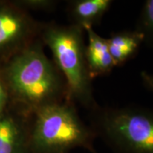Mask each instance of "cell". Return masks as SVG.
Wrapping results in <instances>:
<instances>
[{
  "label": "cell",
  "mask_w": 153,
  "mask_h": 153,
  "mask_svg": "<svg viewBox=\"0 0 153 153\" xmlns=\"http://www.w3.org/2000/svg\"><path fill=\"white\" fill-rule=\"evenodd\" d=\"M43 42L34 41L13 57L7 70L13 93L30 112L70 100L64 76L45 55Z\"/></svg>",
  "instance_id": "cell-1"
},
{
  "label": "cell",
  "mask_w": 153,
  "mask_h": 153,
  "mask_svg": "<svg viewBox=\"0 0 153 153\" xmlns=\"http://www.w3.org/2000/svg\"><path fill=\"white\" fill-rule=\"evenodd\" d=\"M89 126L114 153H153V108L140 105H97L88 111Z\"/></svg>",
  "instance_id": "cell-2"
},
{
  "label": "cell",
  "mask_w": 153,
  "mask_h": 153,
  "mask_svg": "<svg viewBox=\"0 0 153 153\" xmlns=\"http://www.w3.org/2000/svg\"><path fill=\"white\" fill-rule=\"evenodd\" d=\"M33 114L29 137L33 153H69L76 148L97 153L95 133L72 101L48 105Z\"/></svg>",
  "instance_id": "cell-3"
},
{
  "label": "cell",
  "mask_w": 153,
  "mask_h": 153,
  "mask_svg": "<svg viewBox=\"0 0 153 153\" xmlns=\"http://www.w3.org/2000/svg\"><path fill=\"white\" fill-rule=\"evenodd\" d=\"M85 33L84 28L74 24H51L42 27L41 36L65 79L69 99L89 111L98 103L86 61Z\"/></svg>",
  "instance_id": "cell-4"
},
{
  "label": "cell",
  "mask_w": 153,
  "mask_h": 153,
  "mask_svg": "<svg viewBox=\"0 0 153 153\" xmlns=\"http://www.w3.org/2000/svg\"><path fill=\"white\" fill-rule=\"evenodd\" d=\"M41 28L26 11L12 3L0 4V53L27 46Z\"/></svg>",
  "instance_id": "cell-5"
},
{
  "label": "cell",
  "mask_w": 153,
  "mask_h": 153,
  "mask_svg": "<svg viewBox=\"0 0 153 153\" xmlns=\"http://www.w3.org/2000/svg\"><path fill=\"white\" fill-rule=\"evenodd\" d=\"M85 30L87 35L86 61L89 75L94 80L108 74L116 66L109 52L107 38L96 33L93 28H87Z\"/></svg>",
  "instance_id": "cell-6"
},
{
  "label": "cell",
  "mask_w": 153,
  "mask_h": 153,
  "mask_svg": "<svg viewBox=\"0 0 153 153\" xmlns=\"http://www.w3.org/2000/svg\"><path fill=\"white\" fill-rule=\"evenodd\" d=\"M113 2L111 0H72L68 1L67 13L71 24L84 30L94 28L101 24Z\"/></svg>",
  "instance_id": "cell-7"
},
{
  "label": "cell",
  "mask_w": 153,
  "mask_h": 153,
  "mask_svg": "<svg viewBox=\"0 0 153 153\" xmlns=\"http://www.w3.org/2000/svg\"><path fill=\"white\" fill-rule=\"evenodd\" d=\"M107 41L116 67L123 66L134 58L143 44L142 36L135 29L114 32Z\"/></svg>",
  "instance_id": "cell-8"
},
{
  "label": "cell",
  "mask_w": 153,
  "mask_h": 153,
  "mask_svg": "<svg viewBox=\"0 0 153 153\" xmlns=\"http://www.w3.org/2000/svg\"><path fill=\"white\" fill-rule=\"evenodd\" d=\"M25 135L18 122L11 116L0 114V153H22Z\"/></svg>",
  "instance_id": "cell-9"
},
{
  "label": "cell",
  "mask_w": 153,
  "mask_h": 153,
  "mask_svg": "<svg viewBox=\"0 0 153 153\" xmlns=\"http://www.w3.org/2000/svg\"><path fill=\"white\" fill-rule=\"evenodd\" d=\"M142 36L143 44L153 52V0H146L134 28Z\"/></svg>",
  "instance_id": "cell-10"
},
{
  "label": "cell",
  "mask_w": 153,
  "mask_h": 153,
  "mask_svg": "<svg viewBox=\"0 0 153 153\" xmlns=\"http://www.w3.org/2000/svg\"><path fill=\"white\" fill-rule=\"evenodd\" d=\"M12 4L22 10L52 11L57 4V1L53 0H18Z\"/></svg>",
  "instance_id": "cell-11"
},
{
  "label": "cell",
  "mask_w": 153,
  "mask_h": 153,
  "mask_svg": "<svg viewBox=\"0 0 153 153\" xmlns=\"http://www.w3.org/2000/svg\"><path fill=\"white\" fill-rule=\"evenodd\" d=\"M140 79L145 89L153 92V74L147 71H142L140 72Z\"/></svg>",
  "instance_id": "cell-12"
},
{
  "label": "cell",
  "mask_w": 153,
  "mask_h": 153,
  "mask_svg": "<svg viewBox=\"0 0 153 153\" xmlns=\"http://www.w3.org/2000/svg\"><path fill=\"white\" fill-rule=\"evenodd\" d=\"M7 97H8V94H7L6 88L2 82L0 80V114H2L6 104H7Z\"/></svg>",
  "instance_id": "cell-13"
}]
</instances>
